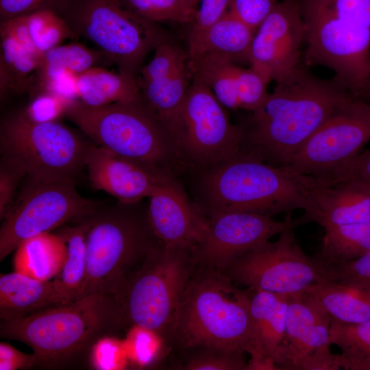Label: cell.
<instances>
[{
  "label": "cell",
  "mask_w": 370,
  "mask_h": 370,
  "mask_svg": "<svg viewBox=\"0 0 370 370\" xmlns=\"http://www.w3.org/2000/svg\"><path fill=\"white\" fill-rule=\"evenodd\" d=\"M302 61L276 82L271 93L241 126V150L286 166L308 140L354 96L334 77L321 79Z\"/></svg>",
  "instance_id": "obj_1"
},
{
  "label": "cell",
  "mask_w": 370,
  "mask_h": 370,
  "mask_svg": "<svg viewBox=\"0 0 370 370\" xmlns=\"http://www.w3.org/2000/svg\"><path fill=\"white\" fill-rule=\"evenodd\" d=\"M129 323L118 297L94 293L11 321H1V338L22 342L37 367L66 369L88 362L94 347Z\"/></svg>",
  "instance_id": "obj_2"
},
{
  "label": "cell",
  "mask_w": 370,
  "mask_h": 370,
  "mask_svg": "<svg viewBox=\"0 0 370 370\" xmlns=\"http://www.w3.org/2000/svg\"><path fill=\"white\" fill-rule=\"evenodd\" d=\"M306 27L303 62L323 66L352 94L367 99L370 0H297Z\"/></svg>",
  "instance_id": "obj_3"
},
{
  "label": "cell",
  "mask_w": 370,
  "mask_h": 370,
  "mask_svg": "<svg viewBox=\"0 0 370 370\" xmlns=\"http://www.w3.org/2000/svg\"><path fill=\"white\" fill-rule=\"evenodd\" d=\"M208 269L191 278L175 334L186 347L247 353L248 369H254L258 354L247 291L227 274Z\"/></svg>",
  "instance_id": "obj_4"
},
{
  "label": "cell",
  "mask_w": 370,
  "mask_h": 370,
  "mask_svg": "<svg viewBox=\"0 0 370 370\" xmlns=\"http://www.w3.org/2000/svg\"><path fill=\"white\" fill-rule=\"evenodd\" d=\"M312 179L241 151L211 167L202 180V190L211 214L237 211L272 217L296 209L308 211Z\"/></svg>",
  "instance_id": "obj_5"
},
{
  "label": "cell",
  "mask_w": 370,
  "mask_h": 370,
  "mask_svg": "<svg viewBox=\"0 0 370 370\" xmlns=\"http://www.w3.org/2000/svg\"><path fill=\"white\" fill-rule=\"evenodd\" d=\"M140 203V202H139ZM99 205L82 217L86 225V276L81 297H118L132 275L160 242L138 204Z\"/></svg>",
  "instance_id": "obj_6"
},
{
  "label": "cell",
  "mask_w": 370,
  "mask_h": 370,
  "mask_svg": "<svg viewBox=\"0 0 370 370\" xmlns=\"http://www.w3.org/2000/svg\"><path fill=\"white\" fill-rule=\"evenodd\" d=\"M95 145L157 172L179 152L173 140L141 101L101 106L71 101L64 114Z\"/></svg>",
  "instance_id": "obj_7"
},
{
  "label": "cell",
  "mask_w": 370,
  "mask_h": 370,
  "mask_svg": "<svg viewBox=\"0 0 370 370\" xmlns=\"http://www.w3.org/2000/svg\"><path fill=\"white\" fill-rule=\"evenodd\" d=\"M53 11L75 38L92 42L119 72L135 78L147 54L168 36L121 0H63Z\"/></svg>",
  "instance_id": "obj_8"
},
{
  "label": "cell",
  "mask_w": 370,
  "mask_h": 370,
  "mask_svg": "<svg viewBox=\"0 0 370 370\" xmlns=\"http://www.w3.org/2000/svg\"><path fill=\"white\" fill-rule=\"evenodd\" d=\"M195 259L192 249L167 246L160 241L119 297L129 324L158 336L175 334Z\"/></svg>",
  "instance_id": "obj_9"
},
{
  "label": "cell",
  "mask_w": 370,
  "mask_h": 370,
  "mask_svg": "<svg viewBox=\"0 0 370 370\" xmlns=\"http://www.w3.org/2000/svg\"><path fill=\"white\" fill-rule=\"evenodd\" d=\"M91 142L58 121H35L24 111L1 123V157L20 165L31 180L75 181Z\"/></svg>",
  "instance_id": "obj_10"
},
{
  "label": "cell",
  "mask_w": 370,
  "mask_h": 370,
  "mask_svg": "<svg viewBox=\"0 0 370 370\" xmlns=\"http://www.w3.org/2000/svg\"><path fill=\"white\" fill-rule=\"evenodd\" d=\"M27 180L2 220L1 262L25 240L85 217L100 205L80 195L75 181Z\"/></svg>",
  "instance_id": "obj_11"
},
{
  "label": "cell",
  "mask_w": 370,
  "mask_h": 370,
  "mask_svg": "<svg viewBox=\"0 0 370 370\" xmlns=\"http://www.w3.org/2000/svg\"><path fill=\"white\" fill-rule=\"evenodd\" d=\"M291 226L234 261L225 271L234 282L271 293L295 295L323 280L313 257L306 254Z\"/></svg>",
  "instance_id": "obj_12"
},
{
  "label": "cell",
  "mask_w": 370,
  "mask_h": 370,
  "mask_svg": "<svg viewBox=\"0 0 370 370\" xmlns=\"http://www.w3.org/2000/svg\"><path fill=\"white\" fill-rule=\"evenodd\" d=\"M225 108L207 86L193 77L183 108L180 151L211 167L236 156L243 130L231 122Z\"/></svg>",
  "instance_id": "obj_13"
},
{
  "label": "cell",
  "mask_w": 370,
  "mask_h": 370,
  "mask_svg": "<svg viewBox=\"0 0 370 370\" xmlns=\"http://www.w3.org/2000/svg\"><path fill=\"white\" fill-rule=\"evenodd\" d=\"M153 51L152 59L137 77L141 101L180 151L183 108L193 78L192 66L187 51L169 36Z\"/></svg>",
  "instance_id": "obj_14"
},
{
  "label": "cell",
  "mask_w": 370,
  "mask_h": 370,
  "mask_svg": "<svg viewBox=\"0 0 370 370\" xmlns=\"http://www.w3.org/2000/svg\"><path fill=\"white\" fill-rule=\"evenodd\" d=\"M370 142V101L354 96L294 156L287 167L321 177L355 157Z\"/></svg>",
  "instance_id": "obj_15"
},
{
  "label": "cell",
  "mask_w": 370,
  "mask_h": 370,
  "mask_svg": "<svg viewBox=\"0 0 370 370\" xmlns=\"http://www.w3.org/2000/svg\"><path fill=\"white\" fill-rule=\"evenodd\" d=\"M305 223L288 213L282 221L253 212L227 211L211 214L203 241L193 249L208 268L225 271L238 258L269 241L288 227Z\"/></svg>",
  "instance_id": "obj_16"
},
{
  "label": "cell",
  "mask_w": 370,
  "mask_h": 370,
  "mask_svg": "<svg viewBox=\"0 0 370 370\" xmlns=\"http://www.w3.org/2000/svg\"><path fill=\"white\" fill-rule=\"evenodd\" d=\"M331 317L309 293L289 295L283 340L273 362L277 369L323 370L335 354L329 343Z\"/></svg>",
  "instance_id": "obj_17"
},
{
  "label": "cell",
  "mask_w": 370,
  "mask_h": 370,
  "mask_svg": "<svg viewBox=\"0 0 370 370\" xmlns=\"http://www.w3.org/2000/svg\"><path fill=\"white\" fill-rule=\"evenodd\" d=\"M306 27L297 0H280L257 28L249 65L269 84L291 73L302 61Z\"/></svg>",
  "instance_id": "obj_18"
},
{
  "label": "cell",
  "mask_w": 370,
  "mask_h": 370,
  "mask_svg": "<svg viewBox=\"0 0 370 370\" xmlns=\"http://www.w3.org/2000/svg\"><path fill=\"white\" fill-rule=\"evenodd\" d=\"M85 168L92 186L108 193L125 204L149 198L169 177L121 158L91 142L86 156Z\"/></svg>",
  "instance_id": "obj_19"
},
{
  "label": "cell",
  "mask_w": 370,
  "mask_h": 370,
  "mask_svg": "<svg viewBox=\"0 0 370 370\" xmlns=\"http://www.w3.org/2000/svg\"><path fill=\"white\" fill-rule=\"evenodd\" d=\"M149 199L148 221L162 243L193 250L203 241L208 220L173 179H166Z\"/></svg>",
  "instance_id": "obj_20"
},
{
  "label": "cell",
  "mask_w": 370,
  "mask_h": 370,
  "mask_svg": "<svg viewBox=\"0 0 370 370\" xmlns=\"http://www.w3.org/2000/svg\"><path fill=\"white\" fill-rule=\"evenodd\" d=\"M310 206L302 215L325 230L370 221V187L354 181L323 184L312 177Z\"/></svg>",
  "instance_id": "obj_21"
},
{
  "label": "cell",
  "mask_w": 370,
  "mask_h": 370,
  "mask_svg": "<svg viewBox=\"0 0 370 370\" xmlns=\"http://www.w3.org/2000/svg\"><path fill=\"white\" fill-rule=\"evenodd\" d=\"M258 361L255 369H277L273 356L285 332L289 295L247 289Z\"/></svg>",
  "instance_id": "obj_22"
},
{
  "label": "cell",
  "mask_w": 370,
  "mask_h": 370,
  "mask_svg": "<svg viewBox=\"0 0 370 370\" xmlns=\"http://www.w3.org/2000/svg\"><path fill=\"white\" fill-rule=\"evenodd\" d=\"M255 32L227 11L195 40L188 43L190 61L206 54H218L237 64H249V51Z\"/></svg>",
  "instance_id": "obj_23"
},
{
  "label": "cell",
  "mask_w": 370,
  "mask_h": 370,
  "mask_svg": "<svg viewBox=\"0 0 370 370\" xmlns=\"http://www.w3.org/2000/svg\"><path fill=\"white\" fill-rule=\"evenodd\" d=\"M59 304L51 280L14 271L0 276V319L11 321Z\"/></svg>",
  "instance_id": "obj_24"
},
{
  "label": "cell",
  "mask_w": 370,
  "mask_h": 370,
  "mask_svg": "<svg viewBox=\"0 0 370 370\" xmlns=\"http://www.w3.org/2000/svg\"><path fill=\"white\" fill-rule=\"evenodd\" d=\"M0 33L16 39L26 50L40 57L75 36L54 11L40 10L1 23Z\"/></svg>",
  "instance_id": "obj_25"
},
{
  "label": "cell",
  "mask_w": 370,
  "mask_h": 370,
  "mask_svg": "<svg viewBox=\"0 0 370 370\" xmlns=\"http://www.w3.org/2000/svg\"><path fill=\"white\" fill-rule=\"evenodd\" d=\"M331 317L347 323L370 321V287L323 280L305 291Z\"/></svg>",
  "instance_id": "obj_26"
},
{
  "label": "cell",
  "mask_w": 370,
  "mask_h": 370,
  "mask_svg": "<svg viewBox=\"0 0 370 370\" xmlns=\"http://www.w3.org/2000/svg\"><path fill=\"white\" fill-rule=\"evenodd\" d=\"M74 223L64 224L56 232L64 239L66 247L65 262L51 280L59 304L79 299L86 281V225L81 218Z\"/></svg>",
  "instance_id": "obj_27"
},
{
  "label": "cell",
  "mask_w": 370,
  "mask_h": 370,
  "mask_svg": "<svg viewBox=\"0 0 370 370\" xmlns=\"http://www.w3.org/2000/svg\"><path fill=\"white\" fill-rule=\"evenodd\" d=\"M66 258L64 239L56 232H45L32 236L15 249L14 271L34 278L52 280L62 269Z\"/></svg>",
  "instance_id": "obj_28"
},
{
  "label": "cell",
  "mask_w": 370,
  "mask_h": 370,
  "mask_svg": "<svg viewBox=\"0 0 370 370\" xmlns=\"http://www.w3.org/2000/svg\"><path fill=\"white\" fill-rule=\"evenodd\" d=\"M78 100L90 106L140 99L137 78L94 66L76 77Z\"/></svg>",
  "instance_id": "obj_29"
},
{
  "label": "cell",
  "mask_w": 370,
  "mask_h": 370,
  "mask_svg": "<svg viewBox=\"0 0 370 370\" xmlns=\"http://www.w3.org/2000/svg\"><path fill=\"white\" fill-rule=\"evenodd\" d=\"M39 58L26 50L13 37L1 34V98L9 92H28L35 95Z\"/></svg>",
  "instance_id": "obj_30"
},
{
  "label": "cell",
  "mask_w": 370,
  "mask_h": 370,
  "mask_svg": "<svg viewBox=\"0 0 370 370\" xmlns=\"http://www.w3.org/2000/svg\"><path fill=\"white\" fill-rule=\"evenodd\" d=\"M104 60L108 61L101 51L80 43L62 44L50 49L39 58L35 95L66 72L77 75L90 68L99 66Z\"/></svg>",
  "instance_id": "obj_31"
},
{
  "label": "cell",
  "mask_w": 370,
  "mask_h": 370,
  "mask_svg": "<svg viewBox=\"0 0 370 370\" xmlns=\"http://www.w3.org/2000/svg\"><path fill=\"white\" fill-rule=\"evenodd\" d=\"M325 231L320 250L313 256L318 263L347 262L370 252V221Z\"/></svg>",
  "instance_id": "obj_32"
},
{
  "label": "cell",
  "mask_w": 370,
  "mask_h": 370,
  "mask_svg": "<svg viewBox=\"0 0 370 370\" xmlns=\"http://www.w3.org/2000/svg\"><path fill=\"white\" fill-rule=\"evenodd\" d=\"M190 62L193 77L207 86L225 108L238 109L236 80L238 64L218 54H206Z\"/></svg>",
  "instance_id": "obj_33"
},
{
  "label": "cell",
  "mask_w": 370,
  "mask_h": 370,
  "mask_svg": "<svg viewBox=\"0 0 370 370\" xmlns=\"http://www.w3.org/2000/svg\"><path fill=\"white\" fill-rule=\"evenodd\" d=\"M329 343L341 351V369L370 370V321L347 323L331 319Z\"/></svg>",
  "instance_id": "obj_34"
},
{
  "label": "cell",
  "mask_w": 370,
  "mask_h": 370,
  "mask_svg": "<svg viewBox=\"0 0 370 370\" xmlns=\"http://www.w3.org/2000/svg\"><path fill=\"white\" fill-rule=\"evenodd\" d=\"M139 16L151 22L191 24L197 10L189 8L182 0H121Z\"/></svg>",
  "instance_id": "obj_35"
},
{
  "label": "cell",
  "mask_w": 370,
  "mask_h": 370,
  "mask_svg": "<svg viewBox=\"0 0 370 370\" xmlns=\"http://www.w3.org/2000/svg\"><path fill=\"white\" fill-rule=\"evenodd\" d=\"M317 263L324 280L370 287V252L347 262Z\"/></svg>",
  "instance_id": "obj_36"
},
{
  "label": "cell",
  "mask_w": 370,
  "mask_h": 370,
  "mask_svg": "<svg viewBox=\"0 0 370 370\" xmlns=\"http://www.w3.org/2000/svg\"><path fill=\"white\" fill-rule=\"evenodd\" d=\"M207 350L193 357L186 364L188 370H242L247 369L248 363L243 354L219 349Z\"/></svg>",
  "instance_id": "obj_37"
},
{
  "label": "cell",
  "mask_w": 370,
  "mask_h": 370,
  "mask_svg": "<svg viewBox=\"0 0 370 370\" xmlns=\"http://www.w3.org/2000/svg\"><path fill=\"white\" fill-rule=\"evenodd\" d=\"M316 179L323 184L354 181L370 187V147L362 150L330 173Z\"/></svg>",
  "instance_id": "obj_38"
},
{
  "label": "cell",
  "mask_w": 370,
  "mask_h": 370,
  "mask_svg": "<svg viewBox=\"0 0 370 370\" xmlns=\"http://www.w3.org/2000/svg\"><path fill=\"white\" fill-rule=\"evenodd\" d=\"M69 101L51 92H41L34 96V100L24 110L32 120L39 122L58 121L64 116Z\"/></svg>",
  "instance_id": "obj_39"
},
{
  "label": "cell",
  "mask_w": 370,
  "mask_h": 370,
  "mask_svg": "<svg viewBox=\"0 0 370 370\" xmlns=\"http://www.w3.org/2000/svg\"><path fill=\"white\" fill-rule=\"evenodd\" d=\"M25 172L17 163L5 158L0 164V219L2 221L12 206L19 182Z\"/></svg>",
  "instance_id": "obj_40"
},
{
  "label": "cell",
  "mask_w": 370,
  "mask_h": 370,
  "mask_svg": "<svg viewBox=\"0 0 370 370\" xmlns=\"http://www.w3.org/2000/svg\"><path fill=\"white\" fill-rule=\"evenodd\" d=\"M280 0H230L227 11L256 31Z\"/></svg>",
  "instance_id": "obj_41"
},
{
  "label": "cell",
  "mask_w": 370,
  "mask_h": 370,
  "mask_svg": "<svg viewBox=\"0 0 370 370\" xmlns=\"http://www.w3.org/2000/svg\"><path fill=\"white\" fill-rule=\"evenodd\" d=\"M200 3L190 24L188 43L195 40L227 11L230 0H201Z\"/></svg>",
  "instance_id": "obj_42"
},
{
  "label": "cell",
  "mask_w": 370,
  "mask_h": 370,
  "mask_svg": "<svg viewBox=\"0 0 370 370\" xmlns=\"http://www.w3.org/2000/svg\"><path fill=\"white\" fill-rule=\"evenodd\" d=\"M62 1L0 0V23L40 10H53Z\"/></svg>",
  "instance_id": "obj_43"
},
{
  "label": "cell",
  "mask_w": 370,
  "mask_h": 370,
  "mask_svg": "<svg viewBox=\"0 0 370 370\" xmlns=\"http://www.w3.org/2000/svg\"><path fill=\"white\" fill-rule=\"evenodd\" d=\"M36 354L18 351L10 344L0 343V370L29 369L36 367Z\"/></svg>",
  "instance_id": "obj_44"
},
{
  "label": "cell",
  "mask_w": 370,
  "mask_h": 370,
  "mask_svg": "<svg viewBox=\"0 0 370 370\" xmlns=\"http://www.w3.org/2000/svg\"><path fill=\"white\" fill-rule=\"evenodd\" d=\"M184 3L190 9L197 10V6L201 0H182Z\"/></svg>",
  "instance_id": "obj_45"
},
{
  "label": "cell",
  "mask_w": 370,
  "mask_h": 370,
  "mask_svg": "<svg viewBox=\"0 0 370 370\" xmlns=\"http://www.w3.org/2000/svg\"><path fill=\"white\" fill-rule=\"evenodd\" d=\"M367 99L370 101V84L368 89Z\"/></svg>",
  "instance_id": "obj_46"
}]
</instances>
